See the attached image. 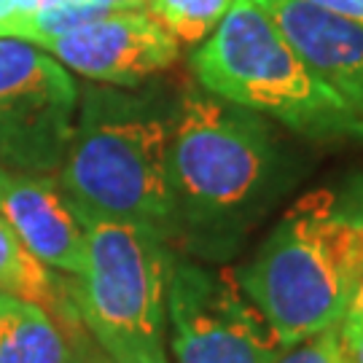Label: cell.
<instances>
[{
	"instance_id": "obj_4",
	"label": "cell",
	"mask_w": 363,
	"mask_h": 363,
	"mask_svg": "<svg viewBox=\"0 0 363 363\" xmlns=\"http://www.w3.org/2000/svg\"><path fill=\"white\" fill-rule=\"evenodd\" d=\"M196 84L213 97L269 116L320 143L363 140V116L312 73L256 0H234L191 54Z\"/></svg>"
},
{
	"instance_id": "obj_20",
	"label": "cell",
	"mask_w": 363,
	"mask_h": 363,
	"mask_svg": "<svg viewBox=\"0 0 363 363\" xmlns=\"http://www.w3.org/2000/svg\"><path fill=\"white\" fill-rule=\"evenodd\" d=\"M70 363H111L108 358H78V355H70Z\"/></svg>"
},
{
	"instance_id": "obj_17",
	"label": "cell",
	"mask_w": 363,
	"mask_h": 363,
	"mask_svg": "<svg viewBox=\"0 0 363 363\" xmlns=\"http://www.w3.org/2000/svg\"><path fill=\"white\" fill-rule=\"evenodd\" d=\"M342 363H363V331L347 339L342 337Z\"/></svg>"
},
{
	"instance_id": "obj_3",
	"label": "cell",
	"mask_w": 363,
	"mask_h": 363,
	"mask_svg": "<svg viewBox=\"0 0 363 363\" xmlns=\"http://www.w3.org/2000/svg\"><path fill=\"white\" fill-rule=\"evenodd\" d=\"M280 148L253 111L186 86L172 105L169 183L178 237H220L245 229L277 186Z\"/></svg>"
},
{
	"instance_id": "obj_16",
	"label": "cell",
	"mask_w": 363,
	"mask_h": 363,
	"mask_svg": "<svg viewBox=\"0 0 363 363\" xmlns=\"http://www.w3.org/2000/svg\"><path fill=\"white\" fill-rule=\"evenodd\" d=\"M310 3L323 6L328 11L342 13V16H347L352 22L363 25V0H310Z\"/></svg>"
},
{
	"instance_id": "obj_13",
	"label": "cell",
	"mask_w": 363,
	"mask_h": 363,
	"mask_svg": "<svg viewBox=\"0 0 363 363\" xmlns=\"http://www.w3.org/2000/svg\"><path fill=\"white\" fill-rule=\"evenodd\" d=\"M232 6L234 0H148V13L178 43H202Z\"/></svg>"
},
{
	"instance_id": "obj_1",
	"label": "cell",
	"mask_w": 363,
	"mask_h": 363,
	"mask_svg": "<svg viewBox=\"0 0 363 363\" xmlns=\"http://www.w3.org/2000/svg\"><path fill=\"white\" fill-rule=\"evenodd\" d=\"M169 124L172 105L156 91L86 86L57 178L70 208L135 223L169 245L178 237Z\"/></svg>"
},
{
	"instance_id": "obj_8",
	"label": "cell",
	"mask_w": 363,
	"mask_h": 363,
	"mask_svg": "<svg viewBox=\"0 0 363 363\" xmlns=\"http://www.w3.org/2000/svg\"><path fill=\"white\" fill-rule=\"evenodd\" d=\"M38 49L94 84L132 89L175 65L181 43L148 11H108Z\"/></svg>"
},
{
	"instance_id": "obj_2",
	"label": "cell",
	"mask_w": 363,
	"mask_h": 363,
	"mask_svg": "<svg viewBox=\"0 0 363 363\" xmlns=\"http://www.w3.org/2000/svg\"><path fill=\"white\" fill-rule=\"evenodd\" d=\"M363 277V186L350 196L328 189L304 194L259 253L237 272V283L291 347L337 328Z\"/></svg>"
},
{
	"instance_id": "obj_11",
	"label": "cell",
	"mask_w": 363,
	"mask_h": 363,
	"mask_svg": "<svg viewBox=\"0 0 363 363\" xmlns=\"http://www.w3.org/2000/svg\"><path fill=\"white\" fill-rule=\"evenodd\" d=\"M62 328L35 301L0 291V363H70Z\"/></svg>"
},
{
	"instance_id": "obj_14",
	"label": "cell",
	"mask_w": 363,
	"mask_h": 363,
	"mask_svg": "<svg viewBox=\"0 0 363 363\" xmlns=\"http://www.w3.org/2000/svg\"><path fill=\"white\" fill-rule=\"evenodd\" d=\"M274 363H342V337L337 328L301 339L283 350Z\"/></svg>"
},
{
	"instance_id": "obj_18",
	"label": "cell",
	"mask_w": 363,
	"mask_h": 363,
	"mask_svg": "<svg viewBox=\"0 0 363 363\" xmlns=\"http://www.w3.org/2000/svg\"><path fill=\"white\" fill-rule=\"evenodd\" d=\"M105 11H143L148 9V0H89Z\"/></svg>"
},
{
	"instance_id": "obj_9",
	"label": "cell",
	"mask_w": 363,
	"mask_h": 363,
	"mask_svg": "<svg viewBox=\"0 0 363 363\" xmlns=\"http://www.w3.org/2000/svg\"><path fill=\"white\" fill-rule=\"evenodd\" d=\"M0 216L49 272L84 274V229L52 175L0 167Z\"/></svg>"
},
{
	"instance_id": "obj_6",
	"label": "cell",
	"mask_w": 363,
	"mask_h": 363,
	"mask_svg": "<svg viewBox=\"0 0 363 363\" xmlns=\"http://www.w3.org/2000/svg\"><path fill=\"white\" fill-rule=\"evenodd\" d=\"M164 310L175 363H274L286 350L229 269L169 253Z\"/></svg>"
},
{
	"instance_id": "obj_7",
	"label": "cell",
	"mask_w": 363,
	"mask_h": 363,
	"mask_svg": "<svg viewBox=\"0 0 363 363\" xmlns=\"http://www.w3.org/2000/svg\"><path fill=\"white\" fill-rule=\"evenodd\" d=\"M78 84L49 52L0 38V167L54 175L78 113Z\"/></svg>"
},
{
	"instance_id": "obj_12",
	"label": "cell",
	"mask_w": 363,
	"mask_h": 363,
	"mask_svg": "<svg viewBox=\"0 0 363 363\" xmlns=\"http://www.w3.org/2000/svg\"><path fill=\"white\" fill-rule=\"evenodd\" d=\"M0 291L35 301L52 318L57 310H62V298L52 272L19 242V237L3 220V216H0Z\"/></svg>"
},
{
	"instance_id": "obj_19",
	"label": "cell",
	"mask_w": 363,
	"mask_h": 363,
	"mask_svg": "<svg viewBox=\"0 0 363 363\" xmlns=\"http://www.w3.org/2000/svg\"><path fill=\"white\" fill-rule=\"evenodd\" d=\"M62 0H13V11H35V9H46V6H57Z\"/></svg>"
},
{
	"instance_id": "obj_15",
	"label": "cell",
	"mask_w": 363,
	"mask_h": 363,
	"mask_svg": "<svg viewBox=\"0 0 363 363\" xmlns=\"http://www.w3.org/2000/svg\"><path fill=\"white\" fill-rule=\"evenodd\" d=\"M363 331V277L358 288H355V294L350 298V307L345 312V318H342V323H339V334L347 339V337H355V334H361Z\"/></svg>"
},
{
	"instance_id": "obj_21",
	"label": "cell",
	"mask_w": 363,
	"mask_h": 363,
	"mask_svg": "<svg viewBox=\"0 0 363 363\" xmlns=\"http://www.w3.org/2000/svg\"><path fill=\"white\" fill-rule=\"evenodd\" d=\"M13 13V0H0V19Z\"/></svg>"
},
{
	"instance_id": "obj_5",
	"label": "cell",
	"mask_w": 363,
	"mask_h": 363,
	"mask_svg": "<svg viewBox=\"0 0 363 363\" xmlns=\"http://www.w3.org/2000/svg\"><path fill=\"white\" fill-rule=\"evenodd\" d=\"M73 213L86 240V267L73 291L76 315L111 363H169L167 242L127 220Z\"/></svg>"
},
{
	"instance_id": "obj_10",
	"label": "cell",
	"mask_w": 363,
	"mask_h": 363,
	"mask_svg": "<svg viewBox=\"0 0 363 363\" xmlns=\"http://www.w3.org/2000/svg\"><path fill=\"white\" fill-rule=\"evenodd\" d=\"M315 76L363 116V25L310 0H256Z\"/></svg>"
}]
</instances>
